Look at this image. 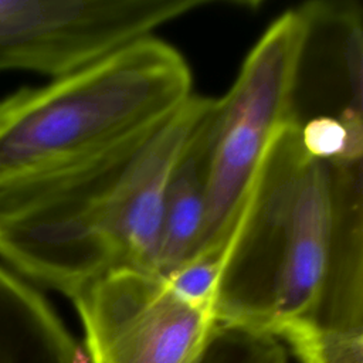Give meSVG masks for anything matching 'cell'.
I'll return each instance as SVG.
<instances>
[{
  "label": "cell",
  "mask_w": 363,
  "mask_h": 363,
  "mask_svg": "<svg viewBox=\"0 0 363 363\" xmlns=\"http://www.w3.org/2000/svg\"><path fill=\"white\" fill-rule=\"evenodd\" d=\"M71 301L88 363H197L216 326L211 309L142 267L112 268Z\"/></svg>",
  "instance_id": "cell-5"
},
{
  "label": "cell",
  "mask_w": 363,
  "mask_h": 363,
  "mask_svg": "<svg viewBox=\"0 0 363 363\" xmlns=\"http://www.w3.org/2000/svg\"><path fill=\"white\" fill-rule=\"evenodd\" d=\"M220 267L221 254L203 252L179 265L164 278L184 299L213 311Z\"/></svg>",
  "instance_id": "cell-12"
},
{
  "label": "cell",
  "mask_w": 363,
  "mask_h": 363,
  "mask_svg": "<svg viewBox=\"0 0 363 363\" xmlns=\"http://www.w3.org/2000/svg\"><path fill=\"white\" fill-rule=\"evenodd\" d=\"M197 363H288L282 342L216 322Z\"/></svg>",
  "instance_id": "cell-11"
},
{
  "label": "cell",
  "mask_w": 363,
  "mask_h": 363,
  "mask_svg": "<svg viewBox=\"0 0 363 363\" xmlns=\"http://www.w3.org/2000/svg\"><path fill=\"white\" fill-rule=\"evenodd\" d=\"M197 126L174 164L163 197L162 221L153 271L166 277L190 259L199 248L207 207V163L210 118L214 106Z\"/></svg>",
  "instance_id": "cell-9"
},
{
  "label": "cell",
  "mask_w": 363,
  "mask_h": 363,
  "mask_svg": "<svg viewBox=\"0 0 363 363\" xmlns=\"http://www.w3.org/2000/svg\"><path fill=\"white\" fill-rule=\"evenodd\" d=\"M194 92L183 55L150 35L0 99V216L152 129Z\"/></svg>",
  "instance_id": "cell-3"
},
{
  "label": "cell",
  "mask_w": 363,
  "mask_h": 363,
  "mask_svg": "<svg viewBox=\"0 0 363 363\" xmlns=\"http://www.w3.org/2000/svg\"><path fill=\"white\" fill-rule=\"evenodd\" d=\"M294 354L299 363H363V335L322 337Z\"/></svg>",
  "instance_id": "cell-13"
},
{
  "label": "cell",
  "mask_w": 363,
  "mask_h": 363,
  "mask_svg": "<svg viewBox=\"0 0 363 363\" xmlns=\"http://www.w3.org/2000/svg\"><path fill=\"white\" fill-rule=\"evenodd\" d=\"M295 126L309 155L333 163L363 160V119L315 116Z\"/></svg>",
  "instance_id": "cell-10"
},
{
  "label": "cell",
  "mask_w": 363,
  "mask_h": 363,
  "mask_svg": "<svg viewBox=\"0 0 363 363\" xmlns=\"http://www.w3.org/2000/svg\"><path fill=\"white\" fill-rule=\"evenodd\" d=\"M305 35L295 74L292 123L315 116L363 119V23L350 1L301 6Z\"/></svg>",
  "instance_id": "cell-7"
},
{
  "label": "cell",
  "mask_w": 363,
  "mask_h": 363,
  "mask_svg": "<svg viewBox=\"0 0 363 363\" xmlns=\"http://www.w3.org/2000/svg\"><path fill=\"white\" fill-rule=\"evenodd\" d=\"M362 162L309 155L294 123L279 133L221 252L217 323L286 345L363 330Z\"/></svg>",
  "instance_id": "cell-1"
},
{
  "label": "cell",
  "mask_w": 363,
  "mask_h": 363,
  "mask_svg": "<svg viewBox=\"0 0 363 363\" xmlns=\"http://www.w3.org/2000/svg\"><path fill=\"white\" fill-rule=\"evenodd\" d=\"M303 35L301 7L281 14L254 44L228 92L214 101L206 221L194 255L223 252L265 155L292 123L294 84Z\"/></svg>",
  "instance_id": "cell-4"
},
{
  "label": "cell",
  "mask_w": 363,
  "mask_h": 363,
  "mask_svg": "<svg viewBox=\"0 0 363 363\" xmlns=\"http://www.w3.org/2000/svg\"><path fill=\"white\" fill-rule=\"evenodd\" d=\"M201 6V0H0V72L61 77Z\"/></svg>",
  "instance_id": "cell-6"
},
{
  "label": "cell",
  "mask_w": 363,
  "mask_h": 363,
  "mask_svg": "<svg viewBox=\"0 0 363 363\" xmlns=\"http://www.w3.org/2000/svg\"><path fill=\"white\" fill-rule=\"evenodd\" d=\"M194 126L176 112L0 216V262L69 299L112 268L153 271L164 190Z\"/></svg>",
  "instance_id": "cell-2"
},
{
  "label": "cell",
  "mask_w": 363,
  "mask_h": 363,
  "mask_svg": "<svg viewBox=\"0 0 363 363\" xmlns=\"http://www.w3.org/2000/svg\"><path fill=\"white\" fill-rule=\"evenodd\" d=\"M0 363H88L41 291L1 262Z\"/></svg>",
  "instance_id": "cell-8"
}]
</instances>
